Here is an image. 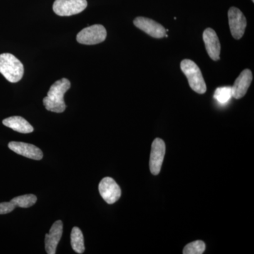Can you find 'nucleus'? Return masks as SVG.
I'll list each match as a JSON object with an SVG mask.
<instances>
[{
	"mask_svg": "<svg viewBox=\"0 0 254 254\" xmlns=\"http://www.w3.org/2000/svg\"><path fill=\"white\" fill-rule=\"evenodd\" d=\"M71 88V83L67 78L58 80L50 87L48 95L43 99V104L47 110L53 113H62L66 109L64 96Z\"/></svg>",
	"mask_w": 254,
	"mask_h": 254,
	"instance_id": "obj_1",
	"label": "nucleus"
},
{
	"mask_svg": "<svg viewBox=\"0 0 254 254\" xmlns=\"http://www.w3.org/2000/svg\"><path fill=\"white\" fill-rule=\"evenodd\" d=\"M0 73L7 81L16 83L22 78L24 68L14 55L3 53L0 55Z\"/></svg>",
	"mask_w": 254,
	"mask_h": 254,
	"instance_id": "obj_2",
	"label": "nucleus"
},
{
	"mask_svg": "<svg viewBox=\"0 0 254 254\" xmlns=\"http://www.w3.org/2000/svg\"><path fill=\"white\" fill-rule=\"evenodd\" d=\"M180 66L182 72L187 76L191 89L199 94L205 93L207 91L206 84L198 65L192 60H184Z\"/></svg>",
	"mask_w": 254,
	"mask_h": 254,
	"instance_id": "obj_3",
	"label": "nucleus"
},
{
	"mask_svg": "<svg viewBox=\"0 0 254 254\" xmlns=\"http://www.w3.org/2000/svg\"><path fill=\"white\" fill-rule=\"evenodd\" d=\"M107 31L104 26L100 24L83 28L78 33L76 40L83 45H96L106 39Z\"/></svg>",
	"mask_w": 254,
	"mask_h": 254,
	"instance_id": "obj_4",
	"label": "nucleus"
},
{
	"mask_svg": "<svg viewBox=\"0 0 254 254\" xmlns=\"http://www.w3.org/2000/svg\"><path fill=\"white\" fill-rule=\"evenodd\" d=\"M86 0H55V13L60 16H69L82 12L87 7Z\"/></svg>",
	"mask_w": 254,
	"mask_h": 254,
	"instance_id": "obj_5",
	"label": "nucleus"
},
{
	"mask_svg": "<svg viewBox=\"0 0 254 254\" xmlns=\"http://www.w3.org/2000/svg\"><path fill=\"white\" fill-rule=\"evenodd\" d=\"M229 26L232 37L240 40L245 34L247 18L238 8L232 6L228 11Z\"/></svg>",
	"mask_w": 254,
	"mask_h": 254,
	"instance_id": "obj_6",
	"label": "nucleus"
},
{
	"mask_svg": "<svg viewBox=\"0 0 254 254\" xmlns=\"http://www.w3.org/2000/svg\"><path fill=\"white\" fill-rule=\"evenodd\" d=\"M98 189L102 198L108 204L116 203L121 197V189L111 177L103 178L100 182Z\"/></svg>",
	"mask_w": 254,
	"mask_h": 254,
	"instance_id": "obj_7",
	"label": "nucleus"
},
{
	"mask_svg": "<svg viewBox=\"0 0 254 254\" xmlns=\"http://www.w3.org/2000/svg\"><path fill=\"white\" fill-rule=\"evenodd\" d=\"M165 155V142L161 138H155L152 143L149 162L150 170L153 175L160 173Z\"/></svg>",
	"mask_w": 254,
	"mask_h": 254,
	"instance_id": "obj_8",
	"label": "nucleus"
},
{
	"mask_svg": "<svg viewBox=\"0 0 254 254\" xmlns=\"http://www.w3.org/2000/svg\"><path fill=\"white\" fill-rule=\"evenodd\" d=\"M133 24L153 38H162L166 35V29L161 24L150 18L139 16L135 18Z\"/></svg>",
	"mask_w": 254,
	"mask_h": 254,
	"instance_id": "obj_9",
	"label": "nucleus"
},
{
	"mask_svg": "<svg viewBox=\"0 0 254 254\" xmlns=\"http://www.w3.org/2000/svg\"><path fill=\"white\" fill-rule=\"evenodd\" d=\"M8 147L10 150L26 158L33 160H41L43 158V153L39 148L30 143L23 142H10Z\"/></svg>",
	"mask_w": 254,
	"mask_h": 254,
	"instance_id": "obj_10",
	"label": "nucleus"
},
{
	"mask_svg": "<svg viewBox=\"0 0 254 254\" xmlns=\"http://www.w3.org/2000/svg\"><path fill=\"white\" fill-rule=\"evenodd\" d=\"M203 39L209 57L214 61L220 60L221 46L215 31L212 28H206L203 32Z\"/></svg>",
	"mask_w": 254,
	"mask_h": 254,
	"instance_id": "obj_11",
	"label": "nucleus"
},
{
	"mask_svg": "<svg viewBox=\"0 0 254 254\" xmlns=\"http://www.w3.org/2000/svg\"><path fill=\"white\" fill-rule=\"evenodd\" d=\"M63 233V223L57 220L50 228L49 233L46 235L45 245L47 254H55Z\"/></svg>",
	"mask_w": 254,
	"mask_h": 254,
	"instance_id": "obj_12",
	"label": "nucleus"
},
{
	"mask_svg": "<svg viewBox=\"0 0 254 254\" xmlns=\"http://www.w3.org/2000/svg\"><path fill=\"white\" fill-rule=\"evenodd\" d=\"M253 80V75L251 70L246 68L237 78L235 84L232 87V97L235 99H241L247 93Z\"/></svg>",
	"mask_w": 254,
	"mask_h": 254,
	"instance_id": "obj_13",
	"label": "nucleus"
},
{
	"mask_svg": "<svg viewBox=\"0 0 254 254\" xmlns=\"http://www.w3.org/2000/svg\"><path fill=\"white\" fill-rule=\"evenodd\" d=\"M4 126L18 133H28L33 131V127L24 118L19 116L10 117L2 122Z\"/></svg>",
	"mask_w": 254,
	"mask_h": 254,
	"instance_id": "obj_14",
	"label": "nucleus"
},
{
	"mask_svg": "<svg viewBox=\"0 0 254 254\" xmlns=\"http://www.w3.org/2000/svg\"><path fill=\"white\" fill-rule=\"evenodd\" d=\"M71 245L73 250L76 253L83 254L84 252V238L81 230L77 227H73L71 231Z\"/></svg>",
	"mask_w": 254,
	"mask_h": 254,
	"instance_id": "obj_15",
	"label": "nucleus"
},
{
	"mask_svg": "<svg viewBox=\"0 0 254 254\" xmlns=\"http://www.w3.org/2000/svg\"><path fill=\"white\" fill-rule=\"evenodd\" d=\"M232 98L233 97H232V87L230 86L220 87L217 88L214 93V98L220 104H227Z\"/></svg>",
	"mask_w": 254,
	"mask_h": 254,
	"instance_id": "obj_16",
	"label": "nucleus"
},
{
	"mask_svg": "<svg viewBox=\"0 0 254 254\" xmlns=\"http://www.w3.org/2000/svg\"><path fill=\"white\" fill-rule=\"evenodd\" d=\"M10 201L14 203L16 207L27 208L33 206L37 201V197L33 194H26L15 197Z\"/></svg>",
	"mask_w": 254,
	"mask_h": 254,
	"instance_id": "obj_17",
	"label": "nucleus"
},
{
	"mask_svg": "<svg viewBox=\"0 0 254 254\" xmlns=\"http://www.w3.org/2000/svg\"><path fill=\"white\" fill-rule=\"evenodd\" d=\"M205 250L203 241L198 240L188 244L183 250L184 254H202Z\"/></svg>",
	"mask_w": 254,
	"mask_h": 254,
	"instance_id": "obj_18",
	"label": "nucleus"
},
{
	"mask_svg": "<svg viewBox=\"0 0 254 254\" xmlns=\"http://www.w3.org/2000/svg\"><path fill=\"white\" fill-rule=\"evenodd\" d=\"M15 208H16V205L11 201L0 203V215L11 213Z\"/></svg>",
	"mask_w": 254,
	"mask_h": 254,
	"instance_id": "obj_19",
	"label": "nucleus"
},
{
	"mask_svg": "<svg viewBox=\"0 0 254 254\" xmlns=\"http://www.w3.org/2000/svg\"><path fill=\"white\" fill-rule=\"evenodd\" d=\"M252 1H253V2H254V0H252Z\"/></svg>",
	"mask_w": 254,
	"mask_h": 254,
	"instance_id": "obj_20",
	"label": "nucleus"
}]
</instances>
